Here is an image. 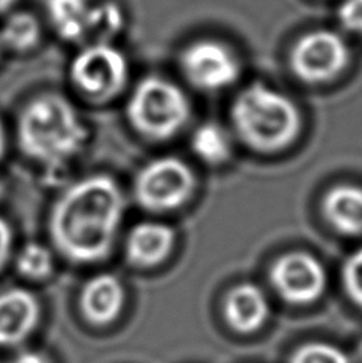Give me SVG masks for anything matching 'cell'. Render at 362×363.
I'll use <instances>...</instances> for the list:
<instances>
[{"label":"cell","mask_w":362,"mask_h":363,"mask_svg":"<svg viewBox=\"0 0 362 363\" xmlns=\"http://www.w3.org/2000/svg\"><path fill=\"white\" fill-rule=\"evenodd\" d=\"M125 211L121 188L111 176L96 174L75 182L53 206L48 220L51 242L77 264L111 255Z\"/></svg>","instance_id":"1"},{"label":"cell","mask_w":362,"mask_h":363,"mask_svg":"<svg viewBox=\"0 0 362 363\" xmlns=\"http://www.w3.org/2000/svg\"><path fill=\"white\" fill-rule=\"evenodd\" d=\"M88 140V129L67 99L43 94L32 99L19 115L18 142L26 157L60 172Z\"/></svg>","instance_id":"2"},{"label":"cell","mask_w":362,"mask_h":363,"mask_svg":"<svg viewBox=\"0 0 362 363\" xmlns=\"http://www.w3.org/2000/svg\"><path fill=\"white\" fill-rule=\"evenodd\" d=\"M230 115L240 139L262 153L280 152L300 134L302 118L294 101L263 83L244 88Z\"/></svg>","instance_id":"3"},{"label":"cell","mask_w":362,"mask_h":363,"mask_svg":"<svg viewBox=\"0 0 362 363\" xmlns=\"http://www.w3.org/2000/svg\"><path fill=\"white\" fill-rule=\"evenodd\" d=\"M126 115L131 126L142 135L166 140L187 125L190 102L176 83L161 77H147L129 97Z\"/></svg>","instance_id":"4"},{"label":"cell","mask_w":362,"mask_h":363,"mask_svg":"<svg viewBox=\"0 0 362 363\" xmlns=\"http://www.w3.org/2000/svg\"><path fill=\"white\" fill-rule=\"evenodd\" d=\"M195 190V176L182 160L163 157L150 161L134 180L141 207L152 212L174 211L187 203Z\"/></svg>","instance_id":"5"},{"label":"cell","mask_w":362,"mask_h":363,"mask_svg":"<svg viewBox=\"0 0 362 363\" xmlns=\"http://www.w3.org/2000/svg\"><path fill=\"white\" fill-rule=\"evenodd\" d=\"M128 75L126 56L104 42H94L83 48L70 64V79L75 86L94 101H109L120 94Z\"/></svg>","instance_id":"6"},{"label":"cell","mask_w":362,"mask_h":363,"mask_svg":"<svg viewBox=\"0 0 362 363\" xmlns=\"http://www.w3.org/2000/svg\"><path fill=\"white\" fill-rule=\"evenodd\" d=\"M350 62L345 38L334 30H313L302 35L290 51V67L305 83H327L339 77Z\"/></svg>","instance_id":"7"},{"label":"cell","mask_w":362,"mask_h":363,"mask_svg":"<svg viewBox=\"0 0 362 363\" xmlns=\"http://www.w3.org/2000/svg\"><path fill=\"white\" fill-rule=\"evenodd\" d=\"M270 277L276 294L292 304H309L319 300L327 282L321 262L307 252H289L278 258Z\"/></svg>","instance_id":"8"},{"label":"cell","mask_w":362,"mask_h":363,"mask_svg":"<svg viewBox=\"0 0 362 363\" xmlns=\"http://www.w3.org/2000/svg\"><path fill=\"white\" fill-rule=\"evenodd\" d=\"M180 66L187 80L203 91L229 88L240 75V62L234 51L214 40L189 45L180 56Z\"/></svg>","instance_id":"9"},{"label":"cell","mask_w":362,"mask_h":363,"mask_svg":"<svg viewBox=\"0 0 362 363\" xmlns=\"http://www.w3.org/2000/svg\"><path fill=\"white\" fill-rule=\"evenodd\" d=\"M42 319L38 298L28 289L0 291V347H16L35 332Z\"/></svg>","instance_id":"10"},{"label":"cell","mask_w":362,"mask_h":363,"mask_svg":"<svg viewBox=\"0 0 362 363\" xmlns=\"http://www.w3.org/2000/svg\"><path fill=\"white\" fill-rule=\"evenodd\" d=\"M125 289L120 279L109 272L88 279L80 290L79 308L89 325L107 327L120 317L125 306Z\"/></svg>","instance_id":"11"},{"label":"cell","mask_w":362,"mask_h":363,"mask_svg":"<svg viewBox=\"0 0 362 363\" xmlns=\"http://www.w3.org/2000/svg\"><path fill=\"white\" fill-rule=\"evenodd\" d=\"M176 241L171 226L142 222L129 231L125 242L126 260L138 268H152L170 257Z\"/></svg>","instance_id":"12"},{"label":"cell","mask_w":362,"mask_h":363,"mask_svg":"<svg viewBox=\"0 0 362 363\" xmlns=\"http://www.w3.org/2000/svg\"><path fill=\"white\" fill-rule=\"evenodd\" d=\"M270 315L267 296L254 284H240L224 300V317L240 333H252L263 327Z\"/></svg>","instance_id":"13"},{"label":"cell","mask_w":362,"mask_h":363,"mask_svg":"<svg viewBox=\"0 0 362 363\" xmlns=\"http://www.w3.org/2000/svg\"><path fill=\"white\" fill-rule=\"evenodd\" d=\"M322 212L329 223L344 235H362V188L339 185L326 193Z\"/></svg>","instance_id":"14"},{"label":"cell","mask_w":362,"mask_h":363,"mask_svg":"<svg viewBox=\"0 0 362 363\" xmlns=\"http://www.w3.org/2000/svg\"><path fill=\"white\" fill-rule=\"evenodd\" d=\"M88 0H47V13L57 35L67 42H79L87 37Z\"/></svg>","instance_id":"15"},{"label":"cell","mask_w":362,"mask_h":363,"mask_svg":"<svg viewBox=\"0 0 362 363\" xmlns=\"http://www.w3.org/2000/svg\"><path fill=\"white\" fill-rule=\"evenodd\" d=\"M192 150L208 164H222L231 157V139L217 123H204L192 135Z\"/></svg>","instance_id":"16"},{"label":"cell","mask_w":362,"mask_h":363,"mask_svg":"<svg viewBox=\"0 0 362 363\" xmlns=\"http://www.w3.org/2000/svg\"><path fill=\"white\" fill-rule=\"evenodd\" d=\"M42 29L38 19L26 11H18L6 19L0 30L2 47L13 51H29L40 42Z\"/></svg>","instance_id":"17"},{"label":"cell","mask_w":362,"mask_h":363,"mask_svg":"<svg viewBox=\"0 0 362 363\" xmlns=\"http://www.w3.org/2000/svg\"><path fill=\"white\" fill-rule=\"evenodd\" d=\"M123 26H125V15L119 4L101 2L92 5L88 13L87 37H93L94 42L111 43L114 37H117Z\"/></svg>","instance_id":"18"},{"label":"cell","mask_w":362,"mask_h":363,"mask_svg":"<svg viewBox=\"0 0 362 363\" xmlns=\"http://www.w3.org/2000/svg\"><path fill=\"white\" fill-rule=\"evenodd\" d=\"M16 268L19 274L31 281L48 279L55 271L53 252L40 242H28L18 252Z\"/></svg>","instance_id":"19"},{"label":"cell","mask_w":362,"mask_h":363,"mask_svg":"<svg viewBox=\"0 0 362 363\" xmlns=\"http://www.w3.org/2000/svg\"><path fill=\"white\" fill-rule=\"evenodd\" d=\"M290 363H350V359L340 347L314 341L297 349L290 357Z\"/></svg>","instance_id":"20"},{"label":"cell","mask_w":362,"mask_h":363,"mask_svg":"<svg viewBox=\"0 0 362 363\" xmlns=\"http://www.w3.org/2000/svg\"><path fill=\"white\" fill-rule=\"evenodd\" d=\"M341 281L348 296L362 308V247L348 257L341 269Z\"/></svg>","instance_id":"21"},{"label":"cell","mask_w":362,"mask_h":363,"mask_svg":"<svg viewBox=\"0 0 362 363\" xmlns=\"http://www.w3.org/2000/svg\"><path fill=\"white\" fill-rule=\"evenodd\" d=\"M339 21L346 30L362 32V0H344L339 6Z\"/></svg>","instance_id":"22"},{"label":"cell","mask_w":362,"mask_h":363,"mask_svg":"<svg viewBox=\"0 0 362 363\" xmlns=\"http://www.w3.org/2000/svg\"><path fill=\"white\" fill-rule=\"evenodd\" d=\"M13 244H15V233L11 225L0 216V269L9 263L13 254Z\"/></svg>","instance_id":"23"},{"label":"cell","mask_w":362,"mask_h":363,"mask_svg":"<svg viewBox=\"0 0 362 363\" xmlns=\"http://www.w3.org/2000/svg\"><path fill=\"white\" fill-rule=\"evenodd\" d=\"M9 363H53V360L47 352L26 349V351L18 352L15 357H11Z\"/></svg>","instance_id":"24"},{"label":"cell","mask_w":362,"mask_h":363,"mask_svg":"<svg viewBox=\"0 0 362 363\" xmlns=\"http://www.w3.org/2000/svg\"><path fill=\"white\" fill-rule=\"evenodd\" d=\"M5 147H6V138H5V129L2 121H0V163H2V160L5 157Z\"/></svg>","instance_id":"25"},{"label":"cell","mask_w":362,"mask_h":363,"mask_svg":"<svg viewBox=\"0 0 362 363\" xmlns=\"http://www.w3.org/2000/svg\"><path fill=\"white\" fill-rule=\"evenodd\" d=\"M16 4V0H0V13L6 11Z\"/></svg>","instance_id":"26"},{"label":"cell","mask_w":362,"mask_h":363,"mask_svg":"<svg viewBox=\"0 0 362 363\" xmlns=\"http://www.w3.org/2000/svg\"><path fill=\"white\" fill-rule=\"evenodd\" d=\"M358 357H359V360H361V363H362V341H361V345H359V347H358Z\"/></svg>","instance_id":"27"},{"label":"cell","mask_w":362,"mask_h":363,"mask_svg":"<svg viewBox=\"0 0 362 363\" xmlns=\"http://www.w3.org/2000/svg\"><path fill=\"white\" fill-rule=\"evenodd\" d=\"M4 193V184H2V180H0V194Z\"/></svg>","instance_id":"28"},{"label":"cell","mask_w":362,"mask_h":363,"mask_svg":"<svg viewBox=\"0 0 362 363\" xmlns=\"http://www.w3.org/2000/svg\"><path fill=\"white\" fill-rule=\"evenodd\" d=\"M0 50H2V43H0Z\"/></svg>","instance_id":"29"}]
</instances>
